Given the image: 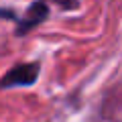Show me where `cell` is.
Returning a JSON list of instances; mask_svg holds the SVG:
<instances>
[{
	"instance_id": "obj_1",
	"label": "cell",
	"mask_w": 122,
	"mask_h": 122,
	"mask_svg": "<svg viewBox=\"0 0 122 122\" xmlns=\"http://www.w3.org/2000/svg\"><path fill=\"white\" fill-rule=\"evenodd\" d=\"M41 65L37 61L33 63H18L12 69H8L0 79V90H10V87H29L39 79Z\"/></svg>"
},
{
	"instance_id": "obj_3",
	"label": "cell",
	"mask_w": 122,
	"mask_h": 122,
	"mask_svg": "<svg viewBox=\"0 0 122 122\" xmlns=\"http://www.w3.org/2000/svg\"><path fill=\"white\" fill-rule=\"evenodd\" d=\"M47 2H53V4L61 6L63 10H75L79 6V0H47Z\"/></svg>"
},
{
	"instance_id": "obj_2",
	"label": "cell",
	"mask_w": 122,
	"mask_h": 122,
	"mask_svg": "<svg viewBox=\"0 0 122 122\" xmlns=\"http://www.w3.org/2000/svg\"><path fill=\"white\" fill-rule=\"evenodd\" d=\"M49 14H51V10H49L47 0H35V2L26 8L25 16L16 20V30H14V33H16V37L29 35L30 30H35L39 25H43V22L47 20Z\"/></svg>"
},
{
	"instance_id": "obj_4",
	"label": "cell",
	"mask_w": 122,
	"mask_h": 122,
	"mask_svg": "<svg viewBox=\"0 0 122 122\" xmlns=\"http://www.w3.org/2000/svg\"><path fill=\"white\" fill-rule=\"evenodd\" d=\"M0 18H6V20H14V22L18 20L16 12H14V10H10V8H0Z\"/></svg>"
}]
</instances>
